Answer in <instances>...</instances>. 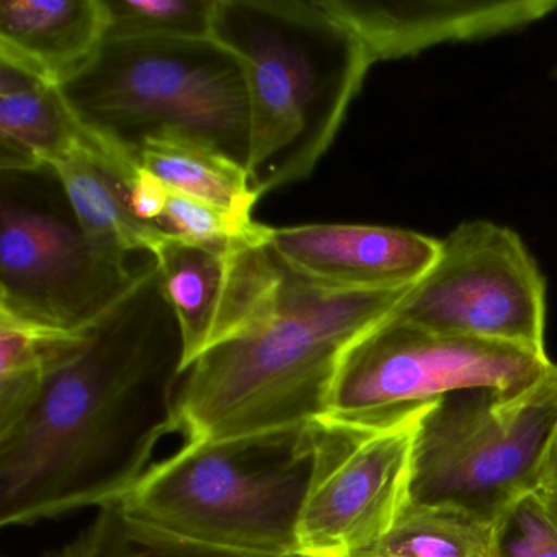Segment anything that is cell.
<instances>
[{
  "mask_svg": "<svg viewBox=\"0 0 557 557\" xmlns=\"http://www.w3.org/2000/svg\"><path fill=\"white\" fill-rule=\"evenodd\" d=\"M184 341L158 267L87 334L27 416L0 433V523L122 502L178 432Z\"/></svg>",
  "mask_w": 557,
  "mask_h": 557,
  "instance_id": "obj_1",
  "label": "cell"
},
{
  "mask_svg": "<svg viewBox=\"0 0 557 557\" xmlns=\"http://www.w3.org/2000/svg\"><path fill=\"white\" fill-rule=\"evenodd\" d=\"M409 288H342L285 265L259 315L182 374L178 432L187 442L226 438L324 416L345 351L386 321Z\"/></svg>",
  "mask_w": 557,
  "mask_h": 557,
  "instance_id": "obj_2",
  "label": "cell"
},
{
  "mask_svg": "<svg viewBox=\"0 0 557 557\" xmlns=\"http://www.w3.org/2000/svg\"><path fill=\"white\" fill-rule=\"evenodd\" d=\"M211 35L246 71L253 190L306 181L373 66L367 48L321 0H216Z\"/></svg>",
  "mask_w": 557,
  "mask_h": 557,
  "instance_id": "obj_3",
  "label": "cell"
},
{
  "mask_svg": "<svg viewBox=\"0 0 557 557\" xmlns=\"http://www.w3.org/2000/svg\"><path fill=\"white\" fill-rule=\"evenodd\" d=\"M77 120L139 164L152 139L201 143L249 168L250 96L243 61L211 38H107L61 84Z\"/></svg>",
  "mask_w": 557,
  "mask_h": 557,
  "instance_id": "obj_4",
  "label": "cell"
},
{
  "mask_svg": "<svg viewBox=\"0 0 557 557\" xmlns=\"http://www.w3.org/2000/svg\"><path fill=\"white\" fill-rule=\"evenodd\" d=\"M314 468L311 422L187 442L123 498L135 517L213 546L296 556Z\"/></svg>",
  "mask_w": 557,
  "mask_h": 557,
  "instance_id": "obj_5",
  "label": "cell"
},
{
  "mask_svg": "<svg viewBox=\"0 0 557 557\" xmlns=\"http://www.w3.org/2000/svg\"><path fill=\"white\" fill-rule=\"evenodd\" d=\"M154 267L151 252L90 237L50 165L0 171V312L81 334Z\"/></svg>",
  "mask_w": 557,
  "mask_h": 557,
  "instance_id": "obj_6",
  "label": "cell"
},
{
  "mask_svg": "<svg viewBox=\"0 0 557 557\" xmlns=\"http://www.w3.org/2000/svg\"><path fill=\"white\" fill-rule=\"evenodd\" d=\"M556 430L554 363L520 391H462L436 400L420 420L410 504L492 523L508 505L540 491Z\"/></svg>",
  "mask_w": 557,
  "mask_h": 557,
  "instance_id": "obj_7",
  "label": "cell"
},
{
  "mask_svg": "<svg viewBox=\"0 0 557 557\" xmlns=\"http://www.w3.org/2000/svg\"><path fill=\"white\" fill-rule=\"evenodd\" d=\"M550 364L547 355L528 348L436 334L389 315L345 351L322 417L377 422L462 391L511 393Z\"/></svg>",
  "mask_w": 557,
  "mask_h": 557,
  "instance_id": "obj_8",
  "label": "cell"
},
{
  "mask_svg": "<svg viewBox=\"0 0 557 557\" xmlns=\"http://www.w3.org/2000/svg\"><path fill=\"white\" fill-rule=\"evenodd\" d=\"M432 404L377 422L312 420L314 468L299 524L301 556L373 557L409 507L417 433Z\"/></svg>",
  "mask_w": 557,
  "mask_h": 557,
  "instance_id": "obj_9",
  "label": "cell"
},
{
  "mask_svg": "<svg viewBox=\"0 0 557 557\" xmlns=\"http://www.w3.org/2000/svg\"><path fill=\"white\" fill-rule=\"evenodd\" d=\"M391 318L546 355L544 276L521 237L491 221L461 223L440 240L435 263Z\"/></svg>",
  "mask_w": 557,
  "mask_h": 557,
  "instance_id": "obj_10",
  "label": "cell"
},
{
  "mask_svg": "<svg viewBox=\"0 0 557 557\" xmlns=\"http://www.w3.org/2000/svg\"><path fill=\"white\" fill-rule=\"evenodd\" d=\"M149 252L177 315L184 341L182 371L214 345L240 334L269 305L285 273L269 236L210 249L164 233Z\"/></svg>",
  "mask_w": 557,
  "mask_h": 557,
  "instance_id": "obj_11",
  "label": "cell"
},
{
  "mask_svg": "<svg viewBox=\"0 0 557 557\" xmlns=\"http://www.w3.org/2000/svg\"><path fill=\"white\" fill-rule=\"evenodd\" d=\"M321 5L360 38L373 64L510 34L557 12V0H321Z\"/></svg>",
  "mask_w": 557,
  "mask_h": 557,
  "instance_id": "obj_12",
  "label": "cell"
},
{
  "mask_svg": "<svg viewBox=\"0 0 557 557\" xmlns=\"http://www.w3.org/2000/svg\"><path fill=\"white\" fill-rule=\"evenodd\" d=\"M269 246L295 272L351 289H397L419 282L438 257L440 240L416 231L370 224L270 227Z\"/></svg>",
  "mask_w": 557,
  "mask_h": 557,
  "instance_id": "obj_13",
  "label": "cell"
},
{
  "mask_svg": "<svg viewBox=\"0 0 557 557\" xmlns=\"http://www.w3.org/2000/svg\"><path fill=\"white\" fill-rule=\"evenodd\" d=\"M107 32L103 0H0V60L54 86L96 58Z\"/></svg>",
  "mask_w": 557,
  "mask_h": 557,
  "instance_id": "obj_14",
  "label": "cell"
},
{
  "mask_svg": "<svg viewBox=\"0 0 557 557\" xmlns=\"http://www.w3.org/2000/svg\"><path fill=\"white\" fill-rule=\"evenodd\" d=\"M92 141L60 87L0 60V171L53 168Z\"/></svg>",
  "mask_w": 557,
  "mask_h": 557,
  "instance_id": "obj_15",
  "label": "cell"
},
{
  "mask_svg": "<svg viewBox=\"0 0 557 557\" xmlns=\"http://www.w3.org/2000/svg\"><path fill=\"white\" fill-rule=\"evenodd\" d=\"M83 230L99 243L126 252H149L165 233L133 214L128 184L141 165L99 138L53 165Z\"/></svg>",
  "mask_w": 557,
  "mask_h": 557,
  "instance_id": "obj_16",
  "label": "cell"
},
{
  "mask_svg": "<svg viewBox=\"0 0 557 557\" xmlns=\"http://www.w3.org/2000/svg\"><path fill=\"white\" fill-rule=\"evenodd\" d=\"M87 334L0 312V433L27 416L50 377L86 347Z\"/></svg>",
  "mask_w": 557,
  "mask_h": 557,
  "instance_id": "obj_17",
  "label": "cell"
},
{
  "mask_svg": "<svg viewBox=\"0 0 557 557\" xmlns=\"http://www.w3.org/2000/svg\"><path fill=\"white\" fill-rule=\"evenodd\" d=\"M139 165L171 190L207 201L239 223H256L252 210L259 195L249 172L218 149L188 139H152L139 152Z\"/></svg>",
  "mask_w": 557,
  "mask_h": 557,
  "instance_id": "obj_18",
  "label": "cell"
},
{
  "mask_svg": "<svg viewBox=\"0 0 557 557\" xmlns=\"http://www.w3.org/2000/svg\"><path fill=\"white\" fill-rule=\"evenodd\" d=\"M66 549L71 557H305L244 553L178 536L135 517L122 502L99 508Z\"/></svg>",
  "mask_w": 557,
  "mask_h": 557,
  "instance_id": "obj_19",
  "label": "cell"
},
{
  "mask_svg": "<svg viewBox=\"0 0 557 557\" xmlns=\"http://www.w3.org/2000/svg\"><path fill=\"white\" fill-rule=\"evenodd\" d=\"M491 523L461 511L409 504L373 557H487Z\"/></svg>",
  "mask_w": 557,
  "mask_h": 557,
  "instance_id": "obj_20",
  "label": "cell"
},
{
  "mask_svg": "<svg viewBox=\"0 0 557 557\" xmlns=\"http://www.w3.org/2000/svg\"><path fill=\"white\" fill-rule=\"evenodd\" d=\"M107 38H211L216 0H103Z\"/></svg>",
  "mask_w": 557,
  "mask_h": 557,
  "instance_id": "obj_21",
  "label": "cell"
},
{
  "mask_svg": "<svg viewBox=\"0 0 557 557\" xmlns=\"http://www.w3.org/2000/svg\"><path fill=\"white\" fill-rule=\"evenodd\" d=\"M159 226L185 243L210 249H224L243 240L265 239L270 231L257 221L239 223L220 208L171 188Z\"/></svg>",
  "mask_w": 557,
  "mask_h": 557,
  "instance_id": "obj_22",
  "label": "cell"
},
{
  "mask_svg": "<svg viewBox=\"0 0 557 557\" xmlns=\"http://www.w3.org/2000/svg\"><path fill=\"white\" fill-rule=\"evenodd\" d=\"M487 557H557V524L540 492L523 495L494 518Z\"/></svg>",
  "mask_w": 557,
  "mask_h": 557,
  "instance_id": "obj_23",
  "label": "cell"
},
{
  "mask_svg": "<svg viewBox=\"0 0 557 557\" xmlns=\"http://www.w3.org/2000/svg\"><path fill=\"white\" fill-rule=\"evenodd\" d=\"M169 187L145 168L128 184V203L133 214L146 224H159L168 205Z\"/></svg>",
  "mask_w": 557,
  "mask_h": 557,
  "instance_id": "obj_24",
  "label": "cell"
},
{
  "mask_svg": "<svg viewBox=\"0 0 557 557\" xmlns=\"http://www.w3.org/2000/svg\"><path fill=\"white\" fill-rule=\"evenodd\" d=\"M540 491L553 492L557 495V430L550 442L544 462L543 475H541Z\"/></svg>",
  "mask_w": 557,
  "mask_h": 557,
  "instance_id": "obj_25",
  "label": "cell"
},
{
  "mask_svg": "<svg viewBox=\"0 0 557 557\" xmlns=\"http://www.w3.org/2000/svg\"><path fill=\"white\" fill-rule=\"evenodd\" d=\"M543 500L544 507H546L547 513L553 518L554 523L557 524V495L553 492L537 491Z\"/></svg>",
  "mask_w": 557,
  "mask_h": 557,
  "instance_id": "obj_26",
  "label": "cell"
},
{
  "mask_svg": "<svg viewBox=\"0 0 557 557\" xmlns=\"http://www.w3.org/2000/svg\"><path fill=\"white\" fill-rule=\"evenodd\" d=\"M44 557H71L70 550L64 547L63 550H54V553L45 554Z\"/></svg>",
  "mask_w": 557,
  "mask_h": 557,
  "instance_id": "obj_27",
  "label": "cell"
}]
</instances>
